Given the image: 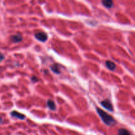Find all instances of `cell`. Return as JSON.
Instances as JSON below:
<instances>
[{
    "mask_svg": "<svg viewBox=\"0 0 135 135\" xmlns=\"http://www.w3.org/2000/svg\"><path fill=\"white\" fill-rule=\"evenodd\" d=\"M96 110L98 115L101 117L102 121L104 122L105 124L107 125L108 126H113L116 124L115 120L114 119L112 116L109 115L108 113H106L105 111H103L102 109L99 108H97Z\"/></svg>",
    "mask_w": 135,
    "mask_h": 135,
    "instance_id": "obj_1",
    "label": "cell"
},
{
    "mask_svg": "<svg viewBox=\"0 0 135 135\" xmlns=\"http://www.w3.org/2000/svg\"><path fill=\"white\" fill-rule=\"evenodd\" d=\"M100 104H101V105H102L105 109H108V111H113V105H112V104L111 103V102L109 99L104 100V101L101 102Z\"/></svg>",
    "mask_w": 135,
    "mask_h": 135,
    "instance_id": "obj_2",
    "label": "cell"
},
{
    "mask_svg": "<svg viewBox=\"0 0 135 135\" xmlns=\"http://www.w3.org/2000/svg\"><path fill=\"white\" fill-rule=\"evenodd\" d=\"M35 38L37 40H38L39 41L44 42L47 40V34H46L44 32H40L35 34Z\"/></svg>",
    "mask_w": 135,
    "mask_h": 135,
    "instance_id": "obj_3",
    "label": "cell"
},
{
    "mask_svg": "<svg viewBox=\"0 0 135 135\" xmlns=\"http://www.w3.org/2000/svg\"><path fill=\"white\" fill-rule=\"evenodd\" d=\"M11 116H13L14 117H16L17 119H25L26 118V116L24 115V114H22V113L18 112L17 111H13L11 113Z\"/></svg>",
    "mask_w": 135,
    "mask_h": 135,
    "instance_id": "obj_4",
    "label": "cell"
},
{
    "mask_svg": "<svg viewBox=\"0 0 135 135\" xmlns=\"http://www.w3.org/2000/svg\"><path fill=\"white\" fill-rule=\"evenodd\" d=\"M11 41L15 43H18L22 40V37L21 35L20 34H16V35H13L11 37Z\"/></svg>",
    "mask_w": 135,
    "mask_h": 135,
    "instance_id": "obj_5",
    "label": "cell"
},
{
    "mask_svg": "<svg viewBox=\"0 0 135 135\" xmlns=\"http://www.w3.org/2000/svg\"><path fill=\"white\" fill-rule=\"evenodd\" d=\"M105 65H106V67H107L109 70H111V71H114L116 68L115 64L111 61H106V62H105Z\"/></svg>",
    "mask_w": 135,
    "mask_h": 135,
    "instance_id": "obj_6",
    "label": "cell"
},
{
    "mask_svg": "<svg viewBox=\"0 0 135 135\" xmlns=\"http://www.w3.org/2000/svg\"><path fill=\"white\" fill-rule=\"evenodd\" d=\"M102 3L103 5L107 8H111L113 6V2L111 0H104V1H102Z\"/></svg>",
    "mask_w": 135,
    "mask_h": 135,
    "instance_id": "obj_7",
    "label": "cell"
},
{
    "mask_svg": "<svg viewBox=\"0 0 135 135\" xmlns=\"http://www.w3.org/2000/svg\"><path fill=\"white\" fill-rule=\"evenodd\" d=\"M47 107L50 108L51 110H55L56 109V105H55V102H53L52 99H49L47 102Z\"/></svg>",
    "mask_w": 135,
    "mask_h": 135,
    "instance_id": "obj_8",
    "label": "cell"
},
{
    "mask_svg": "<svg viewBox=\"0 0 135 135\" xmlns=\"http://www.w3.org/2000/svg\"><path fill=\"white\" fill-rule=\"evenodd\" d=\"M118 135H130V133L125 129H120L118 130Z\"/></svg>",
    "mask_w": 135,
    "mask_h": 135,
    "instance_id": "obj_9",
    "label": "cell"
},
{
    "mask_svg": "<svg viewBox=\"0 0 135 135\" xmlns=\"http://www.w3.org/2000/svg\"><path fill=\"white\" fill-rule=\"evenodd\" d=\"M51 69H52L55 73H57V74H59V73H61L60 69H59V67H58L57 64H53L52 66L51 67Z\"/></svg>",
    "mask_w": 135,
    "mask_h": 135,
    "instance_id": "obj_10",
    "label": "cell"
},
{
    "mask_svg": "<svg viewBox=\"0 0 135 135\" xmlns=\"http://www.w3.org/2000/svg\"><path fill=\"white\" fill-rule=\"evenodd\" d=\"M31 80H32L33 82H37V81H38V77H36V76H33L31 78Z\"/></svg>",
    "mask_w": 135,
    "mask_h": 135,
    "instance_id": "obj_11",
    "label": "cell"
},
{
    "mask_svg": "<svg viewBox=\"0 0 135 135\" xmlns=\"http://www.w3.org/2000/svg\"><path fill=\"white\" fill-rule=\"evenodd\" d=\"M4 58H5V56H4V55L2 54V53H0V61H1V60L4 59Z\"/></svg>",
    "mask_w": 135,
    "mask_h": 135,
    "instance_id": "obj_12",
    "label": "cell"
},
{
    "mask_svg": "<svg viewBox=\"0 0 135 135\" xmlns=\"http://www.w3.org/2000/svg\"><path fill=\"white\" fill-rule=\"evenodd\" d=\"M2 122H3V119L1 117H0V124H1L2 123Z\"/></svg>",
    "mask_w": 135,
    "mask_h": 135,
    "instance_id": "obj_13",
    "label": "cell"
}]
</instances>
